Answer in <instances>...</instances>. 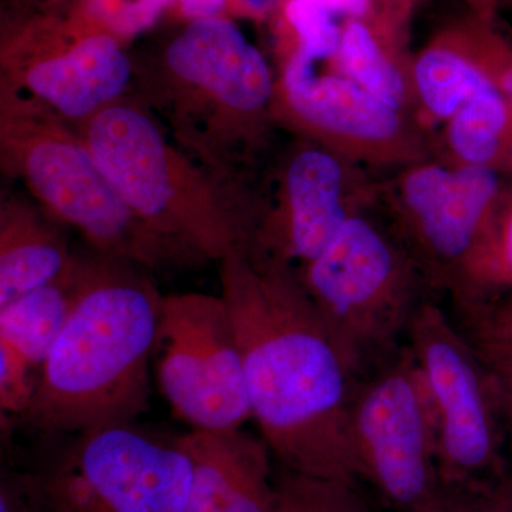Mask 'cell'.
Returning a JSON list of instances; mask_svg holds the SVG:
<instances>
[{"mask_svg":"<svg viewBox=\"0 0 512 512\" xmlns=\"http://www.w3.org/2000/svg\"><path fill=\"white\" fill-rule=\"evenodd\" d=\"M221 285L252 419L272 456L293 473L359 484L349 423L356 380L296 266L235 249L221 261Z\"/></svg>","mask_w":512,"mask_h":512,"instance_id":"cell-1","label":"cell"},{"mask_svg":"<svg viewBox=\"0 0 512 512\" xmlns=\"http://www.w3.org/2000/svg\"><path fill=\"white\" fill-rule=\"evenodd\" d=\"M128 262H86L82 291L39 369L26 426L45 439L133 424L148 409L156 288Z\"/></svg>","mask_w":512,"mask_h":512,"instance_id":"cell-2","label":"cell"},{"mask_svg":"<svg viewBox=\"0 0 512 512\" xmlns=\"http://www.w3.org/2000/svg\"><path fill=\"white\" fill-rule=\"evenodd\" d=\"M296 269L356 383L403 349L421 303L436 295L377 201Z\"/></svg>","mask_w":512,"mask_h":512,"instance_id":"cell-3","label":"cell"},{"mask_svg":"<svg viewBox=\"0 0 512 512\" xmlns=\"http://www.w3.org/2000/svg\"><path fill=\"white\" fill-rule=\"evenodd\" d=\"M84 141L138 220L188 261H222L251 245L254 221L222 202L147 114L111 104L89 120Z\"/></svg>","mask_w":512,"mask_h":512,"instance_id":"cell-4","label":"cell"},{"mask_svg":"<svg viewBox=\"0 0 512 512\" xmlns=\"http://www.w3.org/2000/svg\"><path fill=\"white\" fill-rule=\"evenodd\" d=\"M2 150L49 214L82 232L101 255L151 269L190 262L138 220L84 138L43 104L3 100Z\"/></svg>","mask_w":512,"mask_h":512,"instance_id":"cell-5","label":"cell"},{"mask_svg":"<svg viewBox=\"0 0 512 512\" xmlns=\"http://www.w3.org/2000/svg\"><path fill=\"white\" fill-rule=\"evenodd\" d=\"M42 512H185L191 463L133 424L70 437L32 468Z\"/></svg>","mask_w":512,"mask_h":512,"instance_id":"cell-6","label":"cell"},{"mask_svg":"<svg viewBox=\"0 0 512 512\" xmlns=\"http://www.w3.org/2000/svg\"><path fill=\"white\" fill-rule=\"evenodd\" d=\"M437 421L441 485L497 483L504 429L490 372L476 343L437 302L426 299L407 333Z\"/></svg>","mask_w":512,"mask_h":512,"instance_id":"cell-7","label":"cell"},{"mask_svg":"<svg viewBox=\"0 0 512 512\" xmlns=\"http://www.w3.org/2000/svg\"><path fill=\"white\" fill-rule=\"evenodd\" d=\"M349 423L360 481L387 504L413 512L439 491L436 413L406 345L356 383Z\"/></svg>","mask_w":512,"mask_h":512,"instance_id":"cell-8","label":"cell"},{"mask_svg":"<svg viewBox=\"0 0 512 512\" xmlns=\"http://www.w3.org/2000/svg\"><path fill=\"white\" fill-rule=\"evenodd\" d=\"M291 55L276 83V124L379 174L436 157L434 133L342 73Z\"/></svg>","mask_w":512,"mask_h":512,"instance_id":"cell-9","label":"cell"},{"mask_svg":"<svg viewBox=\"0 0 512 512\" xmlns=\"http://www.w3.org/2000/svg\"><path fill=\"white\" fill-rule=\"evenodd\" d=\"M507 181L439 157L380 178L377 205L436 295H446L510 187Z\"/></svg>","mask_w":512,"mask_h":512,"instance_id":"cell-10","label":"cell"},{"mask_svg":"<svg viewBox=\"0 0 512 512\" xmlns=\"http://www.w3.org/2000/svg\"><path fill=\"white\" fill-rule=\"evenodd\" d=\"M154 357L161 393L192 429H241L252 419L241 349L222 296H165Z\"/></svg>","mask_w":512,"mask_h":512,"instance_id":"cell-11","label":"cell"},{"mask_svg":"<svg viewBox=\"0 0 512 512\" xmlns=\"http://www.w3.org/2000/svg\"><path fill=\"white\" fill-rule=\"evenodd\" d=\"M382 175L299 137L279 164L249 251L301 268L352 215L375 204Z\"/></svg>","mask_w":512,"mask_h":512,"instance_id":"cell-12","label":"cell"},{"mask_svg":"<svg viewBox=\"0 0 512 512\" xmlns=\"http://www.w3.org/2000/svg\"><path fill=\"white\" fill-rule=\"evenodd\" d=\"M2 59L40 104L66 119H92L131 79L123 43L87 30L69 12H32L3 32Z\"/></svg>","mask_w":512,"mask_h":512,"instance_id":"cell-13","label":"cell"},{"mask_svg":"<svg viewBox=\"0 0 512 512\" xmlns=\"http://www.w3.org/2000/svg\"><path fill=\"white\" fill-rule=\"evenodd\" d=\"M170 72L224 107L256 148L276 124V82L258 47L231 20H191L165 53Z\"/></svg>","mask_w":512,"mask_h":512,"instance_id":"cell-14","label":"cell"},{"mask_svg":"<svg viewBox=\"0 0 512 512\" xmlns=\"http://www.w3.org/2000/svg\"><path fill=\"white\" fill-rule=\"evenodd\" d=\"M191 463L185 512H272L275 474L264 439L241 429L197 430L177 437Z\"/></svg>","mask_w":512,"mask_h":512,"instance_id":"cell-15","label":"cell"},{"mask_svg":"<svg viewBox=\"0 0 512 512\" xmlns=\"http://www.w3.org/2000/svg\"><path fill=\"white\" fill-rule=\"evenodd\" d=\"M424 0H376L340 22L336 72L417 117L412 23ZM420 121V120H419Z\"/></svg>","mask_w":512,"mask_h":512,"instance_id":"cell-16","label":"cell"},{"mask_svg":"<svg viewBox=\"0 0 512 512\" xmlns=\"http://www.w3.org/2000/svg\"><path fill=\"white\" fill-rule=\"evenodd\" d=\"M77 261L52 222L28 205L9 202L0 217V309L59 281Z\"/></svg>","mask_w":512,"mask_h":512,"instance_id":"cell-17","label":"cell"},{"mask_svg":"<svg viewBox=\"0 0 512 512\" xmlns=\"http://www.w3.org/2000/svg\"><path fill=\"white\" fill-rule=\"evenodd\" d=\"M436 157L512 178V106L490 82L434 133Z\"/></svg>","mask_w":512,"mask_h":512,"instance_id":"cell-18","label":"cell"},{"mask_svg":"<svg viewBox=\"0 0 512 512\" xmlns=\"http://www.w3.org/2000/svg\"><path fill=\"white\" fill-rule=\"evenodd\" d=\"M485 82L454 20L447 23L414 53L412 84L420 123L436 133Z\"/></svg>","mask_w":512,"mask_h":512,"instance_id":"cell-19","label":"cell"},{"mask_svg":"<svg viewBox=\"0 0 512 512\" xmlns=\"http://www.w3.org/2000/svg\"><path fill=\"white\" fill-rule=\"evenodd\" d=\"M466 328L512 295V187L495 205L493 214L458 269L446 293Z\"/></svg>","mask_w":512,"mask_h":512,"instance_id":"cell-20","label":"cell"},{"mask_svg":"<svg viewBox=\"0 0 512 512\" xmlns=\"http://www.w3.org/2000/svg\"><path fill=\"white\" fill-rule=\"evenodd\" d=\"M84 262L59 281L36 289L0 309V340L42 367L72 315L82 291Z\"/></svg>","mask_w":512,"mask_h":512,"instance_id":"cell-21","label":"cell"},{"mask_svg":"<svg viewBox=\"0 0 512 512\" xmlns=\"http://www.w3.org/2000/svg\"><path fill=\"white\" fill-rule=\"evenodd\" d=\"M272 512H376L360 494L359 484L293 473L275 474Z\"/></svg>","mask_w":512,"mask_h":512,"instance_id":"cell-22","label":"cell"},{"mask_svg":"<svg viewBox=\"0 0 512 512\" xmlns=\"http://www.w3.org/2000/svg\"><path fill=\"white\" fill-rule=\"evenodd\" d=\"M454 25L478 70L512 106V30L498 16L487 19L471 12Z\"/></svg>","mask_w":512,"mask_h":512,"instance_id":"cell-23","label":"cell"},{"mask_svg":"<svg viewBox=\"0 0 512 512\" xmlns=\"http://www.w3.org/2000/svg\"><path fill=\"white\" fill-rule=\"evenodd\" d=\"M174 0H83L69 12L92 32L104 33L120 43L151 28Z\"/></svg>","mask_w":512,"mask_h":512,"instance_id":"cell-24","label":"cell"},{"mask_svg":"<svg viewBox=\"0 0 512 512\" xmlns=\"http://www.w3.org/2000/svg\"><path fill=\"white\" fill-rule=\"evenodd\" d=\"M286 28L291 30L292 53L311 62H335L340 43V23L335 13L320 0H288L281 9Z\"/></svg>","mask_w":512,"mask_h":512,"instance_id":"cell-25","label":"cell"},{"mask_svg":"<svg viewBox=\"0 0 512 512\" xmlns=\"http://www.w3.org/2000/svg\"><path fill=\"white\" fill-rule=\"evenodd\" d=\"M36 366L32 365L18 349L0 340V409L2 417L19 416L28 413L35 397L37 379L33 376Z\"/></svg>","mask_w":512,"mask_h":512,"instance_id":"cell-26","label":"cell"},{"mask_svg":"<svg viewBox=\"0 0 512 512\" xmlns=\"http://www.w3.org/2000/svg\"><path fill=\"white\" fill-rule=\"evenodd\" d=\"M413 512H504L500 481L487 484L440 485L434 497Z\"/></svg>","mask_w":512,"mask_h":512,"instance_id":"cell-27","label":"cell"},{"mask_svg":"<svg viewBox=\"0 0 512 512\" xmlns=\"http://www.w3.org/2000/svg\"><path fill=\"white\" fill-rule=\"evenodd\" d=\"M471 339L493 379L504 429L512 437V340Z\"/></svg>","mask_w":512,"mask_h":512,"instance_id":"cell-28","label":"cell"},{"mask_svg":"<svg viewBox=\"0 0 512 512\" xmlns=\"http://www.w3.org/2000/svg\"><path fill=\"white\" fill-rule=\"evenodd\" d=\"M0 512H42L32 471H3Z\"/></svg>","mask_w":512,"mask_h":512,"instance_id":"cell-29","label":"cell"},{"mask_svg":"<svg viewBox=\"0 0 512 512\" xmlns=\"http://www.w3.org/2000/svg\"><path fill=\"white\" fill-rule=\"evenodd\" d=\"M467 333L471 338L512 340V295L468 326Z\"/></svg>","mask_w":512,"mask_h":512,"instance_id":"cell-30","label":"cell"},{"mask_svg":"<svg viewBox=\"0 0 512 512\" xmlns=\"http://www.w3.org/2000/svg\"><path fill=\"white\" fill-rule=\"evenodd\" d=\"M181 9L191 20L220 16L227 0H180Z\"/></svg>","mask_w":512,"mask_h":512,"instance_id":"cell-31","label":"cell"},{"mask_svg":"<svg viewBox=\"0 0 512 512\" xmlns=\"http://www.w3.org/2000/svg\"><path fill=\"white\" fill-rule=\"evenodd\" d=\"M248 15L255 18H268L274 13L281 12L288 0H234Z\"/></svg>","mask_w":512,"mask_h":512,"instance_id":"cell-32","label":"cell"},{"mask_svg":"<svg viewBox=\"0 0 512 512\" xmlns=\"http://www.w3.org/2000/svg\"><path fill=\"white\" fill-rule=\"evenodd\" d=\"M13 2L19 3L22 8L29 9L30 12H66L83 0H13Z\"/></svg>","mask_w":512,"mask_h":512,"instance_id":"cell-33","label":"cell"},{"mask_svg":"<svg viewBox=\"0 0 512 512\" xmlns=\"http://www.w3.org/2000/svg\"><path fill=\"white\" fill-rule=\"evenodd\" d=\"M466 3L468 12L481 18L494 19L498 16L500 0H463Z\"/></svg>","mask_w":512,"mask_h":512,"instance_id":"cell-34","label":"cell"},{"mask_svg":"<svg viewBox=\"0 0 512 512\" xmlns=\"http://www.w3.org/2000/svg\"><path fill=\"white\" fill-rule=\"evenodd\" d=\"M501 495H503L504 512H512V470L505 471L500 480Z\"/></svg>","mask_w":512,"mask_h":512,"instance_id":"cell-35","label":"cell"},{"mask_svg":"<svg viewBox=\"0 0 512 512\" xmlns=\"http://www.w3.org/2000/svg\"><path fill=\"white\" fill-rule=\"evenodd\" d=\"M501 2L508 3V5L512 6V0H500V3Z\"/></svg>","mask_w":512,"mask_h":512,"instance_id":"cell-36","label":"cell"}]
</instances>
